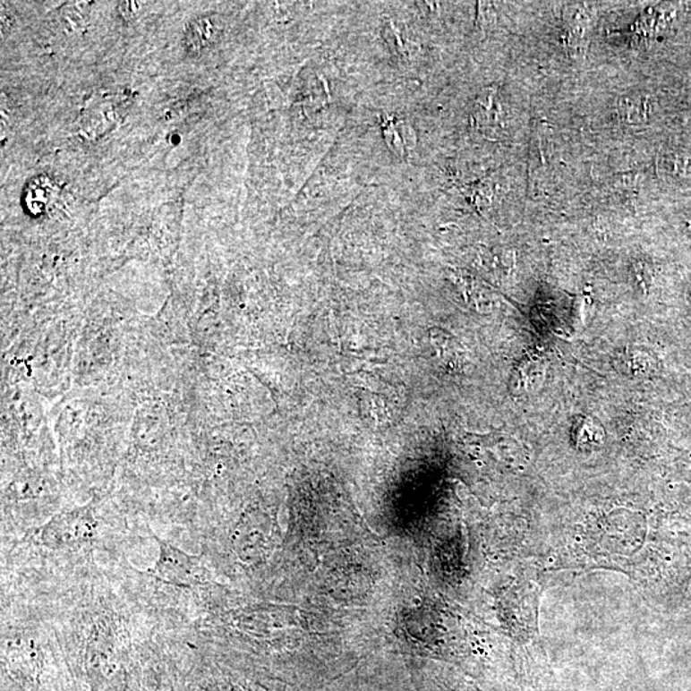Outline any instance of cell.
<instances>
[{
    "mask_svg": "<svg viewBox=\"0 0 691 691\" xmlns=\"http://www.w3.org/2000/svg\"><path fill=\"white\" fill-rule=\"evenodd\" d=\"M160 555L155 566V573L164 582L178 585L201 584V564L195 557L186 555L172 544L158 539Z\"/></svg>",
    "mask_w": 691,
    "mask_h": 691,
    "instance_id": "1",
    "label": "cell"
},
{
    "mask_svg": "<svg viewBox=\"0 0 691 691\" xmlns=\"http://www.w3.org/2000/svg\"><path fill=\"white\" fill-rule=\"evenodd\" d=\"M139 5L140 3L135 2L121 3V4H119V11L124 14V17H126L127 20H131L132 17H135L136 12L139 11Z\"/></svg>",
    "mask_w": 691,
    "mask_h": 691,
    "instance_id": "9",
    "label": "cell"
},
{
    "mask_svg": "<svg viewBox=\"0 0 691 691\" xmlns=\"http://www.w3.org/2000/svg\"><path fill=\"white\" fill-rule=\"evenodd\" d=\"M55 196V187L52 181L47 177H38L34 178L26 187L23 200H25L26 207L30 211L38 214L46 209Z\"/></svg>",
    "mask_w": 691,
    "mask_h": 691,
    "instance_id": "7",
    "label": "cell"
},
{
    "mask_svg": "<svg viewBox=\"0 0 691 691\" xmlns=\"http://www.w3.org/2000/svg\"><path fill=\"white\" fill-rule=\"evenodd\" d=\"M653 101L645 94L624 95L618 101V113L622 121L627 124H645L653 112Z\"/></svg>",
    "mask_w": 691,
    "mask_h": 691,
    "instance_id": "6",
    "label": "cell"
},
{
    "mask_svg": "<svg viewBox=\"0 0 691 691\" xmlns=\"http://www.w3.org/2000/svg\"><path fill=\"white\" fill-rule=\"evenodd\" d=\"M382 130L387 146L400 158H405L407 150L415 145V133L406 122L386 115L382 118Z\"/></svg>",
    "mask_w": 691,
    "mask_h": 691,
    "instance_id": "4",
    "label": "cell"
},
{
    "mask_svg": "<svg viewBox=\"0 0 691 691\" xmlns=\"http://www.w3.org/2000/svg\"><path fill=\"white\" fill-rule=\"evenodd\" d=\"M94 530L88 520H65L44 530V542L53 548L79 546L92 537Z\"/></svg>",
    "mask_w": 691,
    "mask_h": 691,
    "instance_id": "2",
    "label": "cell"
},
{
    "mask_svg": "<svg viewBox=\"0 0 691 691\" xmlns=\"http://www.w3.org/2000/svg\"><path fill=\"white\" fill-rule=\"evenodd\" d=\"M565 46L573 52H580L588 38L591 13L583 5H568L565 10Z\"/></svg>",
    "mask_w": 691,
    "mask_h": 691,
    "instance_id": "3",
    "label": "cell"
},
{
    "mask_svg": "<svg viewBox=\"0 0 691 691\" xmlns=\"http://www.w3.org/2000/svg\"><path fill=\"white\" fill-rule=\"evenodd\" d=\"M543 364L535 359H528L517 371L518 388L524 391H534L543 382Z\"/></svg>",
    "mask_w": 691,
    "mask_h": 691,
    "instance_id": "8",
    "label": "cell"
},
{
    "mask_svg": "<svg viewBox=\"0 0 691 691\" xmlns=\"http://www.w3.org/2000/svg\"><path fill=\"white\" fill-rule=\"evenodd\" d=\"M220 32V26L213 17H199L189 23L186 30L187 49L192 53H199L205 47H210L217 40Z\"/></svg>",
    "mask_w": 691,
    "mask_h": 691,
    "instance_id": "5",
    "label": "cell"
}]
</instances>
